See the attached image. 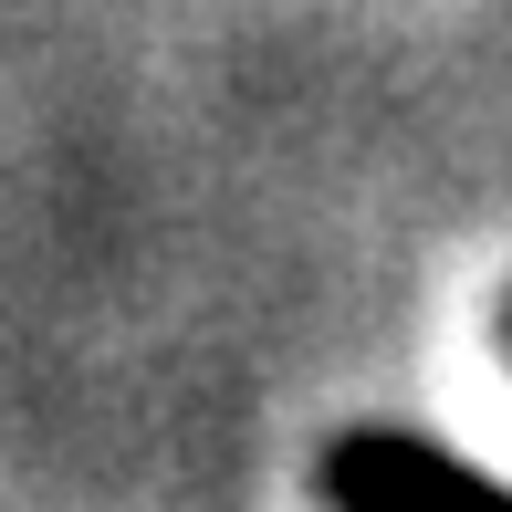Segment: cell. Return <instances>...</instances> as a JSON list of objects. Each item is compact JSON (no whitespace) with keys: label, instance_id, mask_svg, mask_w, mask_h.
<instances>
[{"label":"cell","instance_id":"obj_1","mask_svg":"<svg viewBox=\"0 0 512 512\" xmlns=\"http://www.w3.org/2000/svg\"><path fill=\"white\" fill-rule=\"evenodd\" d=\"M502 345H512V293H502ZM314 502L324 512H512V481L471 471V460L439 450L429 429L366 418V429H335V439H324Z\"/></svg>","mask_w":512,"mask_h":512}]
</instances>
